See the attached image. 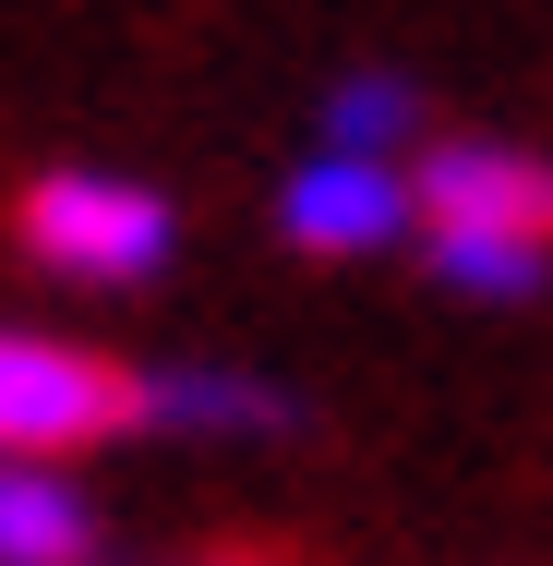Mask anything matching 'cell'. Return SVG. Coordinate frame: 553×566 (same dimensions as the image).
I'll use <instances>...</instances> for the list:
<instances>
[{
	"label": "cell",
	"mask_w": 553,
	"mask_h": 566,
	"mask_svg": "<svg viewBox=\"0 0 553 566\" xmlns=\"http://www.w3.org/2000/svg\"><path fill=\"white\" fill-rule=\"evenodd\" d=\"M145 422V374H120L73 338L0 326V458H61V447H109Z\"/></svg>",
	"instance_id": "cell-2"
},
{
	"label": "cell",
	"mask_w": 553,
	"mask_h": 566,
	"mask_svg": "<svg viewBox=\"0 0 553 566\" xmlns=\"http://www.w3.org/2000/svg\"><path fill=\"white\" fill-rule=\"evenodd\" d=\"M410 206L434 229H518V241H553V169L518 157V145H493V133H445V145H422V169H410Z\"/></svg>",
	"instance_id": "cell-3"
},
{
	"label": "cell",
	"mask_w": 553,
	"mask_h": 566,
	"mask_svg": "<svg viewBox=\"0 0 553 566\" xmlns=\"http://www.w3.org/2000/svg\"><path fill=\"white\" fill-rule=\"evenodd\" d=\"M410 133H422V97H410L397 73H349V85L326 97V145L337 157H397Z\"/></svg>",
	"instance_id": "cell-8"
},
{
	"label": "cell",
	"mask_w": 553,
	"mask_h": 566,
	"mask_svg": "<svg viewBox=\"0 0 553 566\" xmlns=\"http://www.w3.org/2000/svg\"><path fill=\"white\" fill-rule=\"evenodd\" d=\"M410 218H422V206H410V169H397V157H337V145L277 193V229H289L301 253H385Z\"/></svg>",
	"instance_id": "cell-4"
},
{
	"label": "cell",
	"mask_w": 553,
	"mask_h": 566,
	"mask_svg": "<svg viewBox=\"0 0 553 566\" xmlns=\"http://www.w3.org/2000/svg\"><path fill=\"white\" fill-rule=\"evenodd\" d=\"M145 422H157V434H289L301 410H289L265 374H228V361H169V374H145Z\"/></svg>",
	"instance_id": "cell-5"
},
{
	"label": "cell",
	"mask_w": 553,
	"mask_h": 566,
	"mask_svg": "<svg viewBox=\"0 0 553 566\" xmlns=\"http://www.w3.org/2000/svg\"><path fill=\"white\" fill-rule=\"evenodd\" d=\"M434 277L469 290V302H518L553 277V241H518V229H434Z\"/></svg>",
	"instance_id": "cell-7"
},
{
	"label": "cell",
	"mask_w": 553,
	"mask_h": 566,
	"mask_svg": "<svg viewBox=\"0 0 553 566\" xmlns=\"http://www.w3.org/2000/svg\"><path fill=\"white\" fill-rule=\"evenodd\" d=\"M24 253H36L49 277L132 290V277H157V265L181 253V218H169V193H145V181H120V169H49V181L24 193Z\"/></svg>",
	"instance_id": "cell-1"
},
{
	"label": "cell",
	"mask_w": 553,
	"mask_h": 566,
	"mask_svg": "<svg viewBox=\"0 0 553 566\" xmlns=\"http://www.w3.org/2000/svg\"><path fill=\"white\" fill-rule=\"evenodd\" d=\"M0 566H97V506L61 470H0Z\"/></svg>",
	"instance_id": "cell-6"
}]
</instances>
